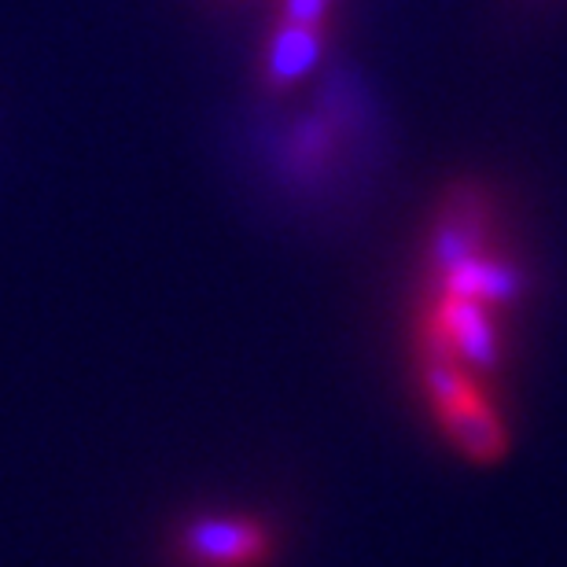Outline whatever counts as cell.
<instances>
[{"instance_id": "6da1fadb", "label": "cell", "mask_w": 567, "mask_h": 567, "mask_svg": "<svg viewBox=\"0 0 567 567\" xmlns=\"http://www.w3.org/2000/svg\"><path fill=\"white\" fill-rule=\"evenodd\" d=\"M424 383L439 424L446 431L450 446L461 450V457H468L475 464H494L505 457L508 431L502 424V416L475 391L472 372L453 354H446L439 343H431V339L424 350Z\"/></svg>"}, {"instance_id": "277c9868", "label": "cell", "mask_w": 567, "mask_h": 567, "mask_svg": "<svg viewBox=\"0 0 567 567\" xmlns=\"http://www.w3.org/2000/svg\"><path fill=\"white\" fill-rule=\"evenodd\" d=\"M332 0H280V19L302 22V27H321Z\"/></svg>"}, {"instance_id": "3957f363", "label": "cell", "mask_w": 567, "mask_h": 567, "mask_svg": "<svg viewBox=\"0 0 567 567\" xmlns=\"http://www.w3.org/2000/svg\"><path fill=\"white\" fill-rule=\"evenodd\" d=\"M324 52V30L321 27H302V22L280 19V27L269 33L266 55H262V78L266 85L280 93L291 89L295 82H302L313 71L317 60Z\"/></svg>"}, {"instance_id": "7a4b0ae2", "label": "cell", "mask_w": 567, "mask_h": 567, "mask_svg": "<svg viewBox=\"0 0 567 567\" xmlns=\"http://www.w3.org/2000/svg\"><path fill=\"white\" fill-rule=\"evenodd\" d=\"M177 553L188 567H266L277 542L262 519L218 513L192 516L177 530Z\"/></svg>"}]
</instances>
